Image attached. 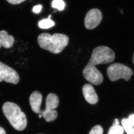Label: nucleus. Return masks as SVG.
Listing matches in <instances>:
<instances>
[{
	"instance_id": "9",
	"label": "nucleus",
	"mask_w": 134,
	"mask_h": 134,
	"mask_svg": "<svg viewBox=\"0 0 134 134\" xmlns=\"http://www.w3.org/2000/svg\"><path fill=\"white\" fill-rule=\"evenodd\" d=\"M15 41L14 37L8 34L6 30L0 31V48L1 47L9 49L13 47Z\"/></svg>"
},
{
	"instance_id": "17",
	"label": "nucleus",
	"mask_w": 134,
	"mask_h": 134,
	"mask_svg": "<svg viewBox=\"0 0 134 134\" xmlns=\"http://www.w3.org/2000/svg\"><path fill=\"white\" fill-rule=\"evenodd\" d=\"M42 6L41 4L39 5H36L33 8V12L34 13L38 14L41 12L42 9Z\"/></svg>"
},
{
	"instance_id": "21",
	"label": "nucleus",
	"mask_w": 134,
	"mask_h": 134,
	"mask_svg": "<svg viewBox=\"0 0 134 134\" xmlns=\"http://www.w3.org/2000/svg\"><path fill=\"white\" fill-rule=\"evenodd\" d=\"M119 125V121L118 119H115L113 125Z\"/></svg>"
},
{
	"instance_id": "11",
	"label": "nucleus",
	"mask_w": 134,
	"mask_h": 134,
	"mask_svg": "<svg viewBox=\"0 0 134 134\" xmlns=\"http://www.w3.org/2000/svg\"><path fill=\"white\" fill-rule=\"evenodd\" d=\"M41 115L43 117L46 121L51 122L57 119L58 116V113L55 110L51 111L43 110Z\"/></svg>"
},
{
	"instance_id": "1",
	"label": "nucleus",
	"mask_w": 134,
	"mask_h": 134,
	"mask_svg": "<svg viewBox=\"0 0 134 134\" xmlns=\"http://www.w3.org/2000/svg\"><path fill=\"white\" fill-rule=\"evenodd\" d=\"M115 57L114 51L109 47L101 46L95 48L89 63L82 71L85 79L93 85H100L103 82V77L95 66L111 63L115 60Z\"/></svg>"
},
{
	"instance_id": "5",
	"label": "nucleus",
	"mask_w": 134,
	"mask_h": 134,
	"mask_svg": "<svg viewBox=\"0 0 134 134\" xmlns=\"http://www.w3.org/2000/svg\"><path fill=\"white\" fill-rule=\"evenodd\" d=\"M20 77L15 70L0 61V82H5L17 84Z\"/></svg>"
},
{
	"instance_id": "18",
	"label": "nucleus",
	"mask_w": 134,
	"mask_h": 134,
	"mask_svg": "<svg viewBox=\"0 0 134 134\" xmlns=\"http://www.w3.org/2000/svg\"><path fill=\"white\" fill-rule=\"evenodd\" d=\"M25 1L26 0H7L8 2L12 4H18Z\"/></svg>"
},
{
	"instance_id": "22",
	"label": "nucleus",
	"mask_w": 134,
	"mask_h": 134,
	"mask_svg": "<svg viewBox=\"0 0 134 134\" xmlns=\"http://www.w3.org/2000/svg\"><path fill=\"white\" fill-rule=\"evenodd\" d=\"M132 60H133V64H134V54H133V58H132Z\"/></svg>"
},
{
	"instance_id": "4",
	"label": "nucleus",
	"mask_w": 134,
	"mask_h": 134,
	"mask_svg": "<svg viewBox=\"0 0 134 134\" xmlns=\"http://www.w3.org/2000/svg\"><path fill=\"white\" fill-rule=\"evenodd\" d=\"M109 79L111 81H115L123 79L128 81L133 74V70L127 66L119 63H113L109 66L107 70Z\"/></svg>"
},
{
	"instance_id": "20",
	"label": "nucleus",
	"mask_w": 134,
	"mask_h": 134,
	"mask_svg": "<svg viewBox=\"0 0 134 134\" xmlns=\"http://www.w3.org/2000/svg\"><path fill=\"white\" fill-rule=\"evenodd\" d=\"M0 134H6L4 129L0 126Z\"/></svg>"
},
{
	"instance_id": "23",
	"label": "nucleus",
	"mask_w": 134,
	"mask_h": 134,
	"mask_svg": "<svg viewBox=\"0 0 134 134\" xmlns=\"http://www.w3.org/2000/svg\"><path fill=\"white\" fill-rule=\"evenodd\" d=\"M51 15H49V16H48V18H49V19H51Z\"/></svg>"
},
{
	"instance_id": "3",
	"label": "nucleus",
	"mask_w": 134,
	"mask_h": 134,
	"mask_svg": "<svg viewBox=\"0 0 134 134\" xmlns=\"http://www.w3.org/2000/svg\"><path fill=\"white\" fill-rule=\"evenodd\" d=\"M3 112L10 125L16 130L21 131L27 126V117L18 105L6 102L2 106Z\"/></svg>"
},
{
	"instance_id": "24",
	"label": "nucleus",
	"mask_w": 134,
	"mask_h": 134,
	"mask_svg": "<svg viewBox=\"0 0 134 134\" xmlns=\"http://www.w3.org/2000/svg\"><path fill=\"white\" fill-rule=\"evenodd\" d=\"M42 116L41 115H39V117L40 118H41V117H42Z\"/></svg>"
},
{
	"instance_id": "12",
	"label": "nucleus",
	"mask_w": 134,
	"mask_h": 134,
	"mask_svg": "<svg viewBox=\"0 0 134 134\" xmlns=\"http://www.w3.org/2000/svg\"><path fill=\"white\" fill-rule=\"evenodd\" d=\"M121 124L124 130L127 134H134V129L128 119H123L121 120Z\"/></svg>"
},
{
	"instance_id": "7",
	"label": "nucleus",
	"mask_w": 134,
	"mask_h": 134,
	"mask_svg": "<svg viewBox=\"0 0 134 134\" xmlns=\"http://www.w3.org/2000/svg\"><path fill=\"white\" fill-rule=\"evenodd\" d=\"M30 104L32 110L35 113L41 115L43 110L41 109L42 95L39 91H34L30 97Z\"/></svg>"
},
{
	"instance_id": "16",
	"label": "nucleus",
	"mask_w": 134,
	"mask_h": 134,
	"mask_svg": "<svg viewBox=\"0 0 134 134\" xmlns=\"http://www.w3.org/2000/svg\"><path fill=\"white\" fill-rule=\"evenodd\" d=\"M103 130L100 125H97L91 129L89 134H103Z\"/></svg>"
},
{
	"instance_id": "10",
	"label": "nucleus",
	"mask_w": 134,
	"mask_h": 134,
	"mask_svg": "<svg viewBox=\"0 0 134 134\" xmlns=\"http://www.w3.org/2000/svg\"><path fill=\"white\" fill-rule=\"evenodd\" d=\"M59 99L58 96L53 93L48 94L46 99V107L45 110L51 111L55 110L58 106Z\"/></svg>"
},
{
	"instance_id": "15",
	"label": "nucleus",
	"mask_w": 134,
	"mask_h": 134,
	"mask_svg": "<svg viewBox=\"0 0 134 134\" xmlns=\"http://www.w3.org/2000/svg\"><path fill=\"white\" fill-rule=\"evenodd\" d=\"M52 7L60 11H62L64 9L65 4L63 0H53L52 1Z\"/></svg>"
},
{
	"instance_id": "2",
	"label": "nucleus",
	"mask_w": 134,
	"mask_h": 134,
	"mask_svg": "<svg viewBox=\"0 0 134 134\" xmlns=\"http://www.w3.org/2000/svg\"><path fill=\"white\" fill-rule=\"evenodd\" d=\"M69 38L65 34L56 33L53 35L44 33L37 37V42L43 49L51 53L58 54L68 44Z\"/></svg>"
},
{
	"instance_id": "8",
	"label": "nucleus",
	"mask_w": 134,
	"mask_h": 134,
	"mask_svg": "<svg viewBox=\"0 0 134 134\" xmlns=\"http://www.w3.org/2000/svg\"><path fill=\"white\" fill-rule=\"evenodd\" d=\"M84 96L86 101L91 104H96L98 101V97L92 85L87 84L82 88Z\"/></svg>"
},
{
	"instance_id": "14",
	"label": "nucleus",
	"mask_w": 134,
	"mask_h": 134,
	"mask_svg": "<svg viewBox=\"0 0 134 134\" xmlns=\"http://www.w3.org/2000/svg\"><path fill=\"white\" fill-rule=\"evenodd\" d=\"M124 130L122 127L119 125H113L109 129L108 134H124Z\"/></svg>"
},
{
	"instance_id": "19",
	"label": "nucleus",
	"mask_w": 134,
	"mask_h": 134,
	"mask_svg": "<svg viewBox=\"0 0 134 134\" xmlns=\"http://www.w3.org/2000/svg\"><path fill=\"white\" fill-rule=\"evenodd\" d=\"M128 119L131 124L134 127V114H132L129 115Z\"/></svg>"
},
{
	"instance_id": "13",
	"label": "nucleus",
	"mask_w": 134,
	"mask_h": 134,
	"mask_svg": "<svg viewBox=\"0 0 134 134\" xmlns=\"http://www.w3.org/2000/svg\"><path fill=\"white\" fill-rule=\"evenodd\" d=\"M54 25V22L49 18L42 20L38 23V25L40 28L45 29L51 28Z\"/></svg>"
},
{
	"instance_id": "6",
	"label": "nucleus",
	"mask_w": 134,
	"mask_h": 134,
	"mask_svg": "<svg viewBox=\"0 0 134 134\" xmlns=\"http://www.w3.org/2000/svg\"><path fill=\"white\" fill-rule=\"evenodd\" d=\"M102 19L103 14L100 10L96 8L91 9L88 12L85 16V27L88 30L94 29L100 24Z\"/></svg>"
}]
</instances>
